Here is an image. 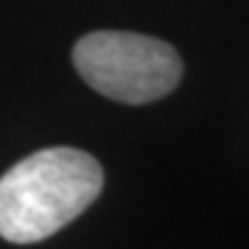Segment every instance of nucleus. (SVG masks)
<instances>
[{
	"instance_id": "1",
	"label": "nucleus",
	"mask_w": 249,
	"mask_h": 249,
	"mask_svg": "<svg viewBox=\"0 0 249 249\" xmlns=\"http://www.w3.org/2000/svg\"><path fill=\"white\" fill-rule=\"evenodd\" d=\"M97 158L76 148L38 150L0 178V236L33 244L74 221L102 194Z\"/></svg>"
},
{
	"instance_id": "2",
	"label": "nucleus",
	"mask_w": 249,
	"mask_h": 249,
	"mask_svg": "<svg viewBox=\"0 0 249 249\" xmlns=\"http://www.w3.org/2000/svg\"><path fill=\"white\" fill-rule=\"evenodd\" d=\"M74 66L92 89L124 105H148L171 94L183 76V61L171 43L130 31L82 36Z\"/></svg>"
}]
</instances>
